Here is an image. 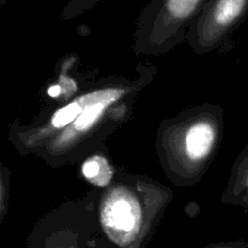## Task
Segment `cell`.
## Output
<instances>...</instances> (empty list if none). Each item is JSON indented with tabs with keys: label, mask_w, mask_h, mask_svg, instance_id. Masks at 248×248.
Returning <instances> with one entry per match:
<instances>
[{
	"label": "cell",
	"mask_w": 248,
	"mask_h": 248,
	"mask_svg": "<svg viewBox=\"0 0 248 248\" xmlns=\"http://www.w3.org/2000/svg\"><path fill=\"white\" fill-rule=\"evenodd\" d=\"M156 68L142 62L135 75H111L90 85L89 99L74 123L36 147L31 155L46 165H74L106 147V140L126 124L140 92L155 79Z\"/></svg>",
	"instance_id": "cell-1"
},
{
	"label": "cell",
	"mask_w": 248,
	"mask_h": 248,
	"mask_svg": "<svg viewBox=\"0 0 248 248\" xmlns=\"http://www.w3.org/2000/svg\"><path fill=\"white\" fill-rule=\"evenodd\" d=\"M224 109L205 103L189 107L161 121L155 149L166 178L179 188L200 183L222 144Z\"/></svg>",
	"instance_id": "cell-2"
},
{
	"label": "cell",
	"mask_w": 248,
	"mask_h": 248,
	"mask_svg": "<svg viewBox=\"0 0 248 248\" xmlns=\"http://www.w3.org/2000/svg\"><path fill=\"white\" fill-rule=\"evenodd\" d=\"M208 0H150L142 9L133 33L138 57H160L182 43Z\"/></svg>",
	"instance_id": "cell-3"
},
{
	"label": "cell",
	"mask_w": 248,
	"mask_h": 248,
	"mask_svg": "<svg viewBox=\"0 0 248 248\" xmlns=\"http://www.w3.org/2000/svg\"><path fill=\"white\" fill-rule=\"evenodd\" d=\"M99 196L92 193L51 211L31 230L27 248H97V240L103 232Z\"/></svg>",
	"instance_id": "cell-4"
},
{
	"label": "cell",
	"mask_w": 248,
	"mask_h": 248,
	"mask_svg": "<svg viewBox=\"0 0 248 248\" xmlns=\"http://www.w3.org/2000/svg\"><path fill=\"white\" fill-rule=\"evenodd\" d=\"M247 16L248 0H208L186 43L199 56L219 50Z\"/></svg>",
	"instance_id": "cell-5"
},
{
	"label": "cell",
	"mask_w": 248,
	"mask_h": 248,
	"mask_svg": "<svg viewBox=\"0 0 248 248\" xmlns=\"http://www.w3.org/2000/svg\"><path fill=\"white\" fill-rule=\"evenodd\" d=\"M222 202L248 210V142L240 152L230 171L227 186L223 191Z\"/></svg>",
	"instance_id": "cell-6"
},
{
	"label": "cell",
	"mask_w": 248,
	"mask_h": 248,
	"mask_svg": "<svg viewBox=\"0 0 248 248\" xmlns=\"http://www.w3.org/2000/svg\"><path fill=\"white\" fill-rule=\"evenodd\" d=\"M81 173L90 184L103 189L110 186L120 174L109 159L106 147L82 160Z\"/></svg>",
	"instance_id": "cell-7"
},
{
	"label": "cell",
	"mask_w": 248,
	"mask_h": 248,
	"mask_svg": "<svg viewBox=\"0 0 248 248\" xmlns=\"http://www.w3.org/2000/svg\"><path fill=\"white\" fill-rule=\"evenodd\" d=\"M102 0H70L63 9L61 19L62 21H69V19L75 18V17L81 16L82 14L87 12L89 10L93 9Z\"/></svg>",
	"instance_id": "cell-8"
},
{
	"label": "cell",
	"mask_w": 248,
	"mask_h": 248,
	"mask_svg": "<svg viewBox=\"0 0 248 248\" xmlns=\"http://www.w3.org/2000/svg\"><path fill=\"white\" fill-rule=\"evenodd\" d=\"M10 181H11V172L4 164H1V173H0V223H2L7 211H9Z\"/></svg>",
	"instance_id": "cell-9"
},
{
	"label": "cell",
	"mask_w": 248,
	"mask_h": 248,
	"mask_svg": "<svg viewBox=\"0 0 248 248\" xmlns=\"http://www.w3.org/2000/svg\"><path fill=\"white\" fill-rule=\"evenodd\" d=\"M205 248H248V244L245 241H228L218 242V244L210 245Z\"/></svg>",
	"instance_id": "cell-10"
},
{
	"label": "cell",
	"mask_w": 248,
	"mask_h": 248,
	"mask_svg": "<svg viewBox=\"0 0 248 248\" xmlns=\"http://www.w3.org/2000/svg\"><path fill=\"white\" fill-rule=\"evenodd\" d=\"M148 237H149V236L142 237V239H140V240H138V241L136 242V244H133L132 246H130V247H127V248H144L145 244H147V240H148Z\"/></svg>",
	"instance_id": "cell-11"
},
{
	"label": "cell",
	"mask_w": 248,
	"mask_h": 248,
	"mask_svg": "<svg viewBox=\"0 0 248 248\" xmlns=\"http://www.w3.org/2000/svg\"><path fill=\"white\" fill-rule=\"evenodd\" d=\"M7 1H9V0H0V6H4Z\"/></svg>",
	"instance_id": "cell-12"
}]
</instances>
